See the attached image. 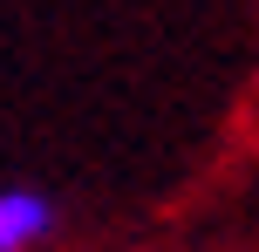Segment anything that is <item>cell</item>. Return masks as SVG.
Masks as SVG:
<instances>
[{"label": "cell", "instance_id": "cell-1", "mask_svg": "<svg viewBox=\"0 0 259 252\" xmlns=\"http://www.w3.org/2000/svg\"><path fill=\"white\" fill-rule=\"evenodd\" d=\"M62 232V205L41 184H0V252H41Z\"/></svg>", "mask_w": 259, "mask_h": 252}]
</instances>
